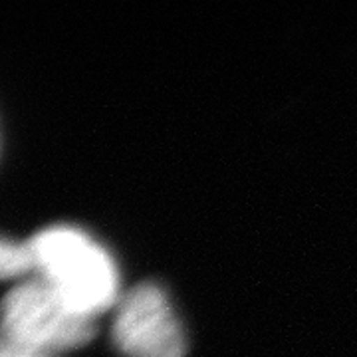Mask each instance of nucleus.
I'll return each instance as SVG.
<instances>
[{
  "mask_svg": "<svg viewBox=\"0 0 357 357\" xmlns=\"http://www.w3.org/2000/svg\"><path fill=\"white\" fill-rule=\"evenodd\" d=\"M32 266L70 306L93 318L119 304V270L109 250L86 230L54 225L28 241Z\"/></svg>",
  "mask_w": 357,
  "mask_h": 357,
  "instance_id": "1",
  "label": "nucleus"
},
{
  "mask_svg": "<svg viewBox=\"0 0 357 357\" xmlns=\"http://www.w3.org/2000/svg\"><path fill=\"white\" fill-rule=\"evenodd\" d=\"M0 357H56L50 354H44L38 351L34 347H28V345L20 344L13 340L10 335L0 332Z\"/></svg>",
  "mask_w": 357,
  "mask_h": 357,
  "instance_id": "5",
  "label": "nucleus"
},
{
  "mask_svg": "<svg viewBox=\"0 0 357 357\" xmlns=\"http://www.w3.org/2000/svg\"><path fill=\"white\" fill-rule=\"evenodd\" d=\"M112 335L128 357H183L187 340L169 296L153 282H143L121 296Z\"/></svg>",
  "mask_w": 357,
  "mask_h": 357,
  "instance_id": "3",
  "label": "nucleus"
},
{
  "mask_svg": "<svg viewBox=\"0 0 357 357\" xmlns=\"http://www.w3.org/2000/svg\"><path fill=\"white\" fill-rule=\"evenodd\" d=\"M28 270H34L28 243H16L13 238L0 236V278H14Z\"/></svg>",
  "mask_w": 357,
  "mask_h": 357,
  "instance_id": "4",
  "label": "nucleus"
},
{
  "mask_svg": "<svg viewBox=\"0 0 357 357\" xmlns=\"http://www.w3.org/2000/svg\"><path fill=\"white\" fill-rule=\"evenodd\" d=\"M0 332L20 344L56 356L88 344L93 318L79 314L40 278L14 286L0 304Z\"/></svg>",
  "mask_w": 357,
  "mask_h": 357,
  "instance_id": "2",
  "label": "nucleus"
}]
</instances>
